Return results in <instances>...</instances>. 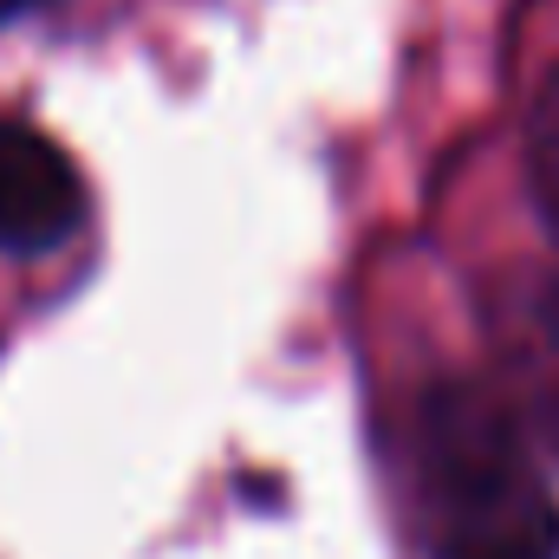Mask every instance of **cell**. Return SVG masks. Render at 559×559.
<instances>
[{
    "mask_svg": "<svg viewBox=\"0 0 559 559\" xmlns=\"http://www.w3.org/2000/svg\"><path fill=\"white\" fill-rule=\"evenodd\" d=\"M488 338L514 391V417H527L559 449V274L514 267L488 293Z\"/></svg>",
    "mask_w": 559,
    "mask_h": 559,
    "instance_id": "cell-2",
    "label": "cell"
},
{
    "mask_svg": "<svg viewBox=\"0 0 559 559\" xmlns=\"http://www.w3.org/2000/svg\"><path fill=\"white\" fill-rule=\"evenodd\" d=\"M527 182H534V209L559 248V72H547V85L527 111Z\"/></svg>",
    "mask_w": 559,
    "mask_h": 559,
    "instance_id": "cell-4",
    "label": "cell"
},
{
    "mask_svg": "<svg viewBox=\"0 0 559 559\" xmlns=\"http://www.w3.org/2000/svg\"><path fill=\"white\" fill-rule=\"evenodd\" d=\"M417 495L429 559H559V508L488 384L455 378L423 397Z\"/></svg>",
    "mask_w": 559,
    "mask_h": 559,
    "instance_id": "cell-1",
    "label": "cell"
},
{
    "mask_svg": "<svg viewBox=\"0 0 559 559\" xmlns=\"http://www.w3.org/2000/svg\"><path fill=\"white\" fill-rule=\"evenodd\" d=\"M33 7H46V0H0V26L20 20V13H33Z\"/></svg>",
    "mask_w": 559,
    "mask_h": 559,
    "instance_id": "cell-5",
    "label": "cell"
},
{
    "mask_svg": "<svg viewBox=\"0 0 559 559\" xmlns=\"http://www.w3.org/2000/svg\"><path fill=\"white\" fill-rule=\"evenodd\" d=\"M85 222V182L46 131L0 118V248L52 254Z\"/></svg>",
    "mask_w": 559,
    "mask_h": 559,
    "instance_id": "cell-3",
    "label": "cell"
}]
</instances>
